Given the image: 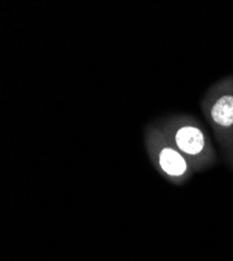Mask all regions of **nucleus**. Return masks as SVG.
Wrapping results in <instances>:
<instances>
[{
  "label": "nucleus",
  "instance_id": "nucleus-1",
  "mask_svg": "<svg viewBox=\"0 0 233 261\" xmlns=\"http://www.w3.org/2000/svg\"><path fill=\"white\" fill-rule=\"evenodd\" d=\"M173 137L176 148L183 155L196 157L205 150L206 139L202 129L198 126L182 125L175 130Z\"/></svg>",
  "mask_w": 233,
  "mask_h": 261
},
{
  "label": "nucleus",
  "instance_id": "nucleus-2",
  "mask_svg": "<svg viewBox=\"0 0 233 261\" xmlns=\"http://www.w3.org/2000/svg\"><path fill=\"white\" fill-rule=\"evenodd\" d=\"M156 161L164 175L172 179H180L188 171L184 155L173 146L164 145L156 150Z\"/></svg>",
  "mask_w": 233,
  "mask_h": 261
},
{
  "label": "nucleus",
  "instance_id": "nucleus-3",
  "mask_svg": "<svg viewBox=\"0 0 233 261\" xmlns=\"http://www.w3.org/2000/svg\"><path fill=\"white\" fill-rule=\"evenodd\" d=\"M210 116L214 122L221 127L233 125V95L220 96L210 109Z\"/></svg>",
  "mask_w": 233,
  "mask_h": 261
}]
</instances>
